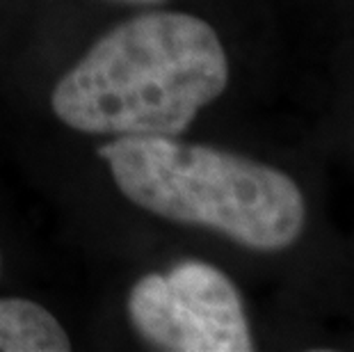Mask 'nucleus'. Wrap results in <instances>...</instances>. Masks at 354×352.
I'll use <instances>...</instances> for the list:
<instances>
[{"label":"nucleus","mask_w":354,"mask_h":352,"mask_svg":"<svg viewBox=\"0 0 354 352\" xmlns=\"http://www.w3.org/2000/svg\"><path fill=\"white\" fill-rule=\"evenodd\" d=\"M99 156L126 199L167 220L261 252L290 247L304 229L302 192L270 165L174 138H117Z\"/></svg>","instance_id":"nucleus-2"},{"label":"nucleus","mask_w":354,"mask_h":352,"mask_svg":"<svg viewBox=\"0 0 354 352\" xmlns=\"http://www.w3.org/2000/svg\"><path fill=\"white\" fill-rule=\"evenodd\" d=\"M71 341L46 306L0 297V352H66Z\"/></svg>","instance_id":"nucleus-4"},{"label":"nucleus","mask_w":354,"mask_h":352,"mask_svg":"<svg viewBox=\"0 0 354 352\" xmlns=\"http://www.w3.org/2000/svg\"><path fill=\"white\" fill-rule=\"evenodd\" d=\"M227 82V53L206 21L147 12L105 33L57 80L50 108L89 136L178 138Z\"/></svg>","instance_id":"nucleus-1"},{"label":"nucleus","mask_w":354,"mask_h":352,"mask_svg":"<svg viewBox=\"0 0 354 352\" xmlns=\"http://www.w3.org/2000/svg\"><path fill=\"white\" fill-rule=\"evenodd\" d=\"M128 318L145 341L171 352H250L254 339L243 299L227 275L183 261L149 272L128 293Z\"/></svg>","instance_id":"nucleus-3"},{"label":"nucleus","mask_w":354,"mask_h":352,"mask_svg":"<svg viewBox=\"0 0 354 352\" xmlns=\"http://www.w3.org/2000/svg\"><path fill=\"white\" fill-rule=\"evenodd\" d=\"M131 3H158V0H131Z\"/></svg>","instance_id":"nucleus-5"}]
</instances>
